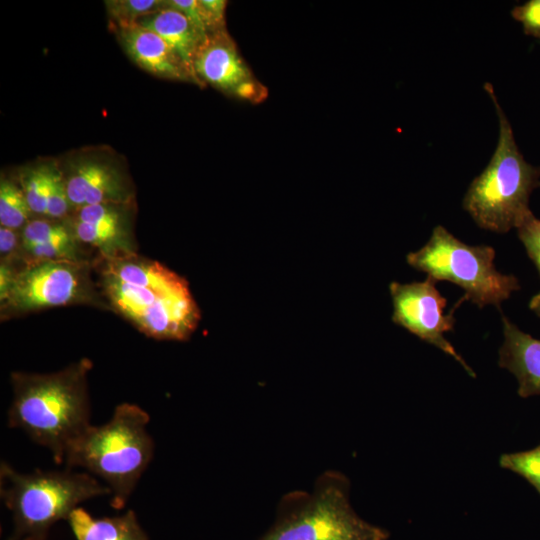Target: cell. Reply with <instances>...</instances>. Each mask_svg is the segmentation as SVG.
Listing matches in <instances>:
<instances>
[{
  "mask_svg": "<svg viewBox=\"0 0 540 540\" xmlns=\"http://www.w3.org/2000/svg\"><path fill=\"white\" fill-rule=\"evenodd\" d=\"M111 305L149 337L187 340L196 330L200 312L192 295L157 293L101 274Z\"/></svg>",
  "mask_w": 540,
  "mask_h": 540,
  "instance_id": "cell-8",
  "label": "cell"
},
{
  "mask_svg": "<svg viewBox=\"0 0 540 540\" xmlns=\"http://www.w3.org/2000/svg\"><path fill=\"white\" fill-rule=\"evenodd\" d=\"M436 283L437 281L429 276L424 281L390 283L389 290L393 304L392 321L422 341L451 356L470 376L475 377L472 368L445 337V334L454 327V310L466 298L459 300L455 308L445 314L447 300L436 288Z\"/></svg>",
  "mask_w": 540,
  "mask_h": 540,
  "instance_id": "cell-9",
  "label": "cell"
},
{
  "mask_svg": "<svg viewBox=\"0 0 540 540\" xmlns=\"http://www.w3.org/2000/svg\"><path fill=\"white\" fill-rule=\"evenodd\" d=\"M107 12L115 23L114 28H125L136 24L146 15L164 8L163 0H109L105 1Z\"/></svg>",
  "mask_w": 540,
  "mask_h": 540,
  "instance_id": "cell-20",
  "label": "cell"
},
{
  "mask_svg": "<svg viewBox=\"0 0 540 540\" xmlns=\"http://www.w3.org/2000/svg\"><path fill=\"white\" fill-rule=\"evenodd\" d=\"M499 465L523 477L540 495V445L526 451L502 454Z\"/></svg>",
  "mask_w": 540,
  "mask_h": 540,
  "instance_id": "cell-21",
  "label": "cell"
},
{
  "mask_svg": "<svg viewBox=\"0 0 540 540\" xmlns=\"http://www.w3.org/2000/svg\"><path fill=\"white\" fill-rule=\"evenodd\" d=\"M148 422L149 415L141 407L119 404L107 423L90 425L71 442L64 463L103 479L111 490V506L122 509L153 457Z\"/></svg>",
  "mask_w": 540,
  "mask_h": 540,
  "instance_id": "cell-2",
  "label": "cell"
},
{
  "mask_svg": "<svg viewBox=\"0 0 540 540\" xmlns=\"http://www.w3.org/2000/svg\"><path fill=\"white\" fill-rule=\"evenodd\" d=\"M55 163L37 164L24 170L19 177V185L34 214L46 216L50 185Z\"/></svg>",
  "mask_w": 540,
  "mask_h": 540,
  "instance_id": "cell-18",
  "label": "cell"
},
{
  "mask_svg": "<svg viewBox=\"0 0 540 540\" xmlns=\"http://www.w3.org/2000/svg\"><path fill=\"white\" fill-rule=\"evenodd\" d=\"M516 230L519 240L540 275V219L532 214Z\"/></svg>",
  "mask_w": 540,
  "mask_h": 540,
  "instance_id": "cell-23",
  "label": "cell"
},
{
  "mask_svg": "<svg viewBox=\"0 0 540 540\" xmlns=\"http://www.w3.org/2000/svg\"><path fill=\"white\" fill-rule=\"evenodd\" d=\"M107 494L111 495L109 487L89 473H20L7 462L0 466V495L13 520L9 540H47L50 528L66 520L81 502Z\"/></svg>",
  "mask_w": 540,
  "mask_h": 540,
  "instance_id": "cell-5",
  "label": "cell"
},
{
  "mask_svg": "<svg viewBox=\"0 0 540 540\" xmlns=\"http://www.w3.org/2000/svg\"><path fill=\"white\" fill-rule=\"evenodd\" d=\"M14 271L8 262L1 261L0 266V300L2 301L11 287Z\"/></svg>",
  "mask_w": 540,
  "mask_h": 540,
  "instance_id": "cell-28",
  "label": "cell"
},
{
  "mask_svg": "<svg viewBox=\"0 0 540 540\" xmlns=\"http://www.w3.org/2000/svg\"><path fill=\"white\" fill-rule=\"evenodd\" d=\"M32 211L20 187L13 181L1 178L0 223L11 229H22L30 220Z\"/></svg>",
  "mask_w": 540,
  "mask_h": 540,
  "instance_id": "cell-19",
  "label": "cell"
},
{
  "mask_svg": "<svg viewBox=\"0 0 540 540\" xmlns=\"http://www.w3.org/2000/svg\"><path fill=\"white\" fill-rule=\"evenodd\" d=\"M66 520L76 540H149L133 510L119 516L96 518L77 507Z\"/></svg>",
  "mask_w": 540,
  "mask_h": 540,
  "instance_id": "cell-17",
  "label": "cell"
},
{
  "mask_svg": "<svg viewBox=\"0 0 540 540\" xmlns=\"http://www.w3.org/2000/svg\"><path fill=\"white\" fill-rule=\"evenodd\" d=\"M484 89L494 104L499 137L488 165L469 185L462 206L480 228L506 233L533 214L529 200L540 185V167L528 163L518 149L493 86L486 82Z\"/></svg>",
  "mask_w": 540,
  "mask_h": 540,
  "instance_id": "cell-3",
  "label": "cell"
},
{
  "mask_svg": "<svg viewBox=\"0 0 540 540\" xmlns=\"http://www.w3.org/2000/svg\"><path fill=\"white\" fill-rule=\"evenodd\" d=\"M350 491L344 473L322 472L310 491L292 490L280 498L274 523L258 540H388L386 529L355 512Z\"/></svg>",
  "mask_w": 540,
  "mask_h": 540,
  "instance_id": "cell-4",
  "label": "cell"
},
{
  "mask_svg": "<svg viewBox=\"0 0 540 540\" xmlns=\"http://www.w3.org/2000/svg\"><path fill=\"white\" fill-rule=\"evenodd\" d=\"M102 259L104 266L101 274L123 283L168 295H192L183 277L157 261L142 258L136 253Z\"/></svg>",
  "mask_w": 540,
  "mask_h": 540,
  "instance_id": "cell-15",
  "label": "cell"
},
{
  "mask_svg": "<svg viewBox=\"0 0 540 540\" xmlns=\"http://www.w3.org/2000/svg\"><path fill=\"white\" fill-rule=\"evenodd\" d=\"M503 343L498 365L511 372L518 383V395H540V339L522 331L502 315Z\"/></svg>",
  "mask_w": 540,
  "mask_h": 540,
  "instance_id": "cell-14",
  "label": "cell"
},
{
  "mask_svg": "<svg viewBox=\"0 0 540 540\" xmlns=\"http://www.w3.org/2000/svg\"><path fill=\"white\" fill-rule=\"evenodd\" d=\"M193 68L201 84H210L236 98L256 103L267 97V89L254 77L226 30L207 36Z\"/></svg>",
  "mask_w": 540,
  "mask_h": 540,
  "instance_id": "cell-11",
  "label": "cell"
},
{
  "mask_svg": "<svg viewBox=\"0 0 540 540\" xmlns=\"http://www.w3.org/2000/svg\"><path fill=\"white\" fill-rule=\"evenodd\" d=\"M115 30L124 51L140 68L158 77L196 83L178 56L153 31L138 24Z\"/></svg>",
  "mask_w": 540,
  "mask_h": 540,
  "instance_id": "cell-13",
  "label": "cell"
},
{
  "mask_svg": "<svg viewBox=\"0 0 540 540\" xmlns=\"http://www.w3.org/2000/svg\"><path fill=\"white\" fill-rule=\"evenodd\" d=\"M61 170L72 211L95 204H132V181L108 150H83L70 156Z\"/></svg>",
  "mask_w": 540,
  "mask_h": 540,
  "instance_id": "cell-10",
  "label": "cell"
},
{
  "mask_svg": "<svg viewBox=\"0 0 540 540\" xmlns=\"http://www.w3.org/2000/svg\"><path fill=\"white\" fill-rule=\"evenodd\" d=\"M511 16L522 24L526 35L540 39V0H528L515 6Z\"/></svg>",
  "mask_w": 540,
  "mask_h": 540,
  "instance_id": "cell-24",
  "label": "cell"
},
{
  "mask_svg": "<svg viewBox=\"0 0 540 540\" xmlns=\"http://www.w3.org/2000/svg\"><path fill=\"white\" fill-rule=\"evenodd\" d=\"M21 251V235L15 229L0 227L1 261L8 262Z\"/></svg>",
  "mask_w": 540,
  "mask_h": 540,
  "instance_id": "cell-27",
  "label": "cell"
},
{
  "mask_svg": "<svg viewBox=\"0 0 540 540\" xmlns=\"http://www.w3.org/2000/svg\"><path fill=\"white\" fill-rule=\"evenodd\" d=\"M496 252L489 245H469L442 225L433 228L426 244L406 256L407 263L436 281H449L465 292L466 300L480 309L500 308L520 289L516 276L499 272L494 264Z\"/></svg>",
  "mask_w": 540,
  "mask_h": 540,
  "instance_id": "cell-6",
  "label": "cell"
},
{
  "mask_svg": "<svg viewBox=\"0 0 540 540\" xmlns=\"http://www.w3.org/2000/svg\"><path fill=\"white\" fill-rule=\"evenodd\" d=\"M164 6L183 13L200 31L209 35L204 10L199 0H165Z\"/></svg>",
  "mask_w": 540,
  "mask_h": 540,
  "instance_id": "cell-25",
  "label": "cell"
},
{
  "mask_svg": "<svg viewBox=\"0 0 540 540\" xmlns=\"http://www.w3.org/2000/svg\"><path fill=\"white\" fill-rule=\"evenodd\" d=\"M91 368V361L83 358L55 373L11 374L8 425L48 448L58 464L64 463L71 442L91 425L87 390Z\"/></svg>",
  "mask_w": 540,
  "mask_h": 540,
  "instance_id": "cell-1",
  "label": "cell"
},
{
  "mask_svg": "<svg viewBox=\"0 0 540 540\" xmlns=\"http://www.w3.org/2000/svg\"><path fill=\"white\" fill-rule=\"evenodd\" d=\"M72 212L65 180L60 165L55 166L50 185L46 217L66 220Z\"/></svg>",
  "mask_w": 540,
  "mask_h": 540,
  "instance_id": "cell-22",
  "label": "cell"
},
{
  "mask_svg": "<svg viewBox=\"0 0 540 540\" xmlns=\"http://www.w3.org/2000/svg\"><path fill=\"white\" fill-rule=\"evenodd\" d=\"M83 261H29L14 271L11 287L1 301L6 313H23L76 303H92L95 294Z\"/></svg>",
  "mask_w": 540,
  "mask_h": 540,
  "instance_id": "cell-7",
  "label": "cell"
},
{
  "mask_svg": "<svg viewBox=\"0 0 540 540\" xmlns=\"http://www.w3.org/2000/svg\"><path fill=\"white\" fill-rule=\"evenodd\" d=\"M201 4L209 34L226 30L225 29V9L227 1L225 0H199Z\"/></svg>",
  "mask_w": 540,
  "mask_h": 540,
  "instance_id": "cell-26",
  "label": "cell"
},
{
  "mask_svg": "<svg viewBox=\"0 0 540 540\" xmlns=\"http://www.w3.org/2000/svg\"><path fill=\"white\" fill-rule=\"evenodd\" d=\"M529 308L538 317H540V292L535 294L529 302Z\"/></svg>",
  "mask_w": 540,
  "mask_h": 540,
  "instance_id": "cell-29",
  "label": "cell"
},
{
  "mask_svg": "<svg viewBox=\"0 0 540 540\" xmlns=\"http://www.w3.org/2000/svg\"><path fill=\"white\" fill-rule=\"evenodd\" d=\"M136 24L160 36L178 56L196 83L201 84L194 73L193 63L198 49L208 35L200 31L183 13L166 6L141 17Z\"/></svg>",
  "mask_w": 540,
  "mask_h": 540,
  "instance_id": "cell-16",
  "label": "cell"
},
{
  "mask_svg": "<svg viewBox=\"0 0 540 540\" xmlns=\"http://www.w3.org/2000/svg\"><path fill=\"white\" fill-rule=\"evenodd\" d=\"M132 204H95L71 212L65 220L80 243L96 247L102 258L135 253Z\"/></svg>",
  "mask_w": 540,
  "mask_h": 540,
  "instance_id": "cell-12",
  "label": "cell"
},
{
  "mask_svg": "<svg viewBox=\"0 0 540 540\" xmlns=\"http://www.w3.org/2000/svg\"><path fill=\"white\" fill-rule=\"evenodd\" d=\"M539 187H540V185H539Z\"/></svg>",
  "mask_w": 540,
  "mask_h": 540,
  "instance_id": "cell-30",
  "label": "cell"
}]
</instances>
